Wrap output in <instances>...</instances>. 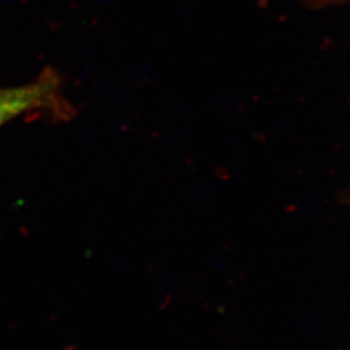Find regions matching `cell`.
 <instances>
[{"label": "cell", "mask_w": 350, "mask_h": 350, "mask_svg": "<svg viewBox=\"0 0 350 350\" xmlns=\"http://www.w3.org/2000/svg\"><path fill=\"white\" fill-rule=\"evenodd\" d=\"M24 116L44 117L56 122L75 117V107L68 100L63 79L55 69L46 68L24 86L0 88V127Z\"/></svg>", "instance_id": "cell-1"}]
</instances>
